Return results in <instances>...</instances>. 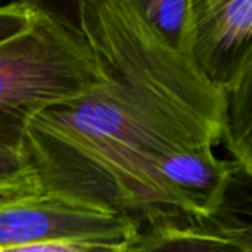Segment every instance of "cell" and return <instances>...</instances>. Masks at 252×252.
<instances>
[{
    "label": "cell",
    "instance_id": "cell-1",
    "mask_svg": "<svg viewBox=\"0 0 252 252\" xmlns=\"http://www.w3.org/2000/svg\"><path fill=\"white\" fill-rule=\"evenodd\" d=\"M74 15L103 81L27 124L38 182L142 232L202 224L236 165L216 154L224 93L152 30L137 0H81Z\"/></svg>",
    "mask_w": 252,
    "mask_h": 252
},
{
    "label": "cell",
    "instance_id": "cell-2",
    "mask_svg": "<svg viewBox=\"0 0 252 252\" xmlns=\"http://www.w3.org/2000/svg\"><path fill=\"white\" fill-rule=\"evenodd\" d=\"M102 81L75 21L40 4L25 28L0 41V145L22 148L34 115L74 102Z\"/></svg>",
    "mask_w": 252,
    "mask_h": 252
},
{
    "label": "cell",
    "instance_id": "cell-3",
    "mask_svg": "<svg viewBox=\"0 0 252 252\" xmlns=\"http://www.w3.org/2000/svg\"><path fill=\"white\" fill-rule=\"evenodd\" d=\"M140 233L124 216L44 189L35 173L0 182V250L65 239L134 245Z\"/></svg>",
    "mask_w": 252,
    "mask_h": 252
},
{
    "label": "cell",
    "instance_id": "cell-4",
    "mask_svg": "<svg viewBox=\"0 0 252 252\" xmlns=\"http://www.w3.org/2000/svg\"><path fill=\"white\" fill-rule=\"evenodd\" d=\"M190 13L189 56L224 93L252 55V0H192Z\"/></svg>",
    "mask_w": 252,
    "mask_h": 252
},
{
    "label": "cell",
    "instance_id": "cell-5",
    "mask_svg": "<svg viewBox=\"0 0 252 252\" xmlns=\"http://www.w3.org/2000/svg\"><path fill=\"white\" fill-rule=\"evenodd\" d=\"M131 252H252L244 239L205 224L143 230Z\"/></svg>",
    "mask_w": 252,
    "mask_h": 252
},
{
    "label": "cell",
    "instance_id": "cell-6",
    "mask_svg": "<svg viewBox=\"0 0 252 252\" xmlns=\"http://www.w3.org/2000/svg\"><path fill=\"white\" fill-rule=\"evenodd\" d=\"M221 143L244 171L252 174V55L224 92Z\"/></svg>",
    "mask_w": 252,
    "mask_h": 252
},
{
    "label": "cell",
    "instance_id": "cell-7",
    "mask_svg": "<svg viewBox=\"0 0 252 252\" xmlns=\"http://www.w3.org/2000/svg\"><path fill=\"white\" fill-rule=\"evenodd\" d=\"M202 224L232 233L252 247V174L235 165Z\"/></svg>",
    "mask_w": 252,
    "mask_h": 252
},
{
    "label": "cell",
    "instance_id": "cell-8",
    "mask_svg": "<svg viewBox=\"0 0 252 252\" xmlns=\"http://www.w3.org/2000/svg\"><path fill=\"white\" fill-rule=\"evenodd\" d=\"M152 30L174 50L189 56L192 0H137Z\"/></svg>",
    "mask_w": 252,
    "mask_h": 252
},
{
    "label": "cell",
    "instance_id": "cell-9",
    "mask_svg": "<svg viewBox=\"0 0 252 252\" xmlns=\"http://www.w3.org/2000/svg\"><path fill=\"white\" fill-rule=\"evenodd\" d=\"M133 247L127 242L108 239H65L3 248L0 252H126Z\"/></svg>",
    "mask_w": 252,
    "mask_h": 252
},
{
    "label": "cell",
    "instance_id": "cell-10",
    "mask_svg": "<svg viewBox=\"0 0 252 252\" xmlns=\"http://www.w3.org/2000/svg\"><path fill=\"white\" fill-rule=\"evenodd\" d=\"M40 4L34 1H12L0 4V41L25 28L37 15Z\"/></svg>",
    "mask_w": 252,
    "mask_h": 252
},
{
    "label": "cell",
    "instance_id": "cell-11",
    "mask_svg": "<svg viewBox=\"0 0 252 252\" xmlns=\"http://www.w3.org/2000/svg\"><path fill=\"white\" fill-rule=\"evenodd\" d=\"M35 173L24 152V148L0 145V182Z\"/></svg>",
    "mask_w": 252,
    "mask_h": 252
},
{
    "label": "cell",
    "instance_id": "cell-12",
    "mask_svg": "<svg viewBox=\"0 0 252 252\" xmlns=\"http://www.w3.org/2000/svg\"><path fill=\"white\" fill-rule=\"evenodd\" d=\"M126 252H131V250H128V251H126Z\"/></svg>",
    "mask_w": 252,
    "mask_h": 252
}]
</instances>
